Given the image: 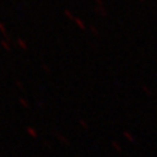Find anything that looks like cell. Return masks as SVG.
Instances as JSON below:
<instances>
[{"label": "cell", "mask_w": 157, "mask_h": 157, "mask_svg": "<svg viewBox=\"0 0 157 157\" xmlns=\"http://www.w3.org/2000/svg\"><path fill=\"white\" fill-rule=\"evenodd\" d=\"M142 1H143V0H142Z\"/></svg>", "instance_id": "6da1fadb"}]
</instances>
